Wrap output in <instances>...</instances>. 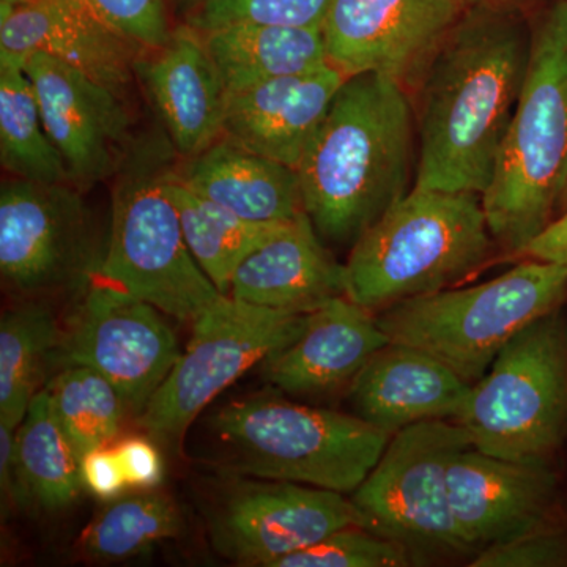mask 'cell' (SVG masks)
I'll return each instance as SVG.
<instances>
[{
    "mask_svg": "<svg viewBox=\"0 0 567 567\" xmlns=\"http://www.w3.org/2000/svg\"><path fill=\"white\" fill-rule=\"evenodd\" d=\"M24 63L0 54V163L10 177L71 183L65 159L44 128Z\"/></svg>",
    "mask_w": 567,
    "mask_h": 567,
    "instance_id": "obj_26",
    "label": "cell"
},
{
    "mask_svg": "<svg viewBox=\"0 0 567 567\" xmlns=\"http://www.w3.org/2000/svg\"><path fill=\"white\" fill-rule=\"evenodd\" d=\"M567 565V536L559 527L539 529L477 551L472 567H557Z\"/></svg>",
    "mask_w": 567,
    "mask_h": 567,
    "instance_id": "obj_34",
    "label": "cell"
},
{
    "mask_svg": "<svg viewBox=\"0 0 567 567\" xmlns=\"http://www.w3.org/2000/svg\"><path fill=\"white\" fill-rule=\"evenodd\" d=\"M567 189V0L532 31L527 76L483 194L495 244L520 256L554 221Z\"/></svg>",
    "mask_w": 567,
    "mask_h": 567,
    "instance_id": "obj_3",
    "label": "cell"
},
{
    "mask_svg": "<svg viewBox=\"0 0 567 567\" xmlns=\"http://www.w3.org/2000/svg\"><path fill=\"white\" fill-rule=\"evenodd\" d=\"M525 259L567 265V208L520 254Z\"/></svg>",
    "mask_w": 567,
    "mask_h": 567,
    "instance_id": "obj_38",
    "label": "cell"
},
{
    "mask_svg": "<svg viewBox=\"0 0 567 567\" xmlns=\"http://www.w3.org/2000/svg\"><path fill=\"white\" fill-rule=\"evenodd\" d=\"M566 295V264L527 259L487 282L399 301L375 319L391 342L423 350L475 385L503 347Z\"/></svg>",
    "mask_w": 567,
    "mask_h": 567,
    "instance_id": "obj_7",
    "label": "cell"
},
{
    "mask_svg": "<svg viewBox=\"0 0 567 567\" xmlns=\"http://www.w3.org/2000/svg\"><path fill=\"white\" fill-rule=\"evenodd\" d=\"M415 173L409 91L375 73L347 78L297 167L317 233L350 246L412 192Z\"/></svg>",
    "mask_w": 567,
    "mask_h": 567,
    "instance_id": "obj_2",
    "label": "cell"
},
{
    "mask_svg": "<svg viewBox=\"0 0 567 567\" xmlns=\"http://www.w3.org/2000/svg\"><path fill=\"white\" fill-rule=\"evenodd\" d=\"M114 450L130 487L151 491L163 483V457L151 440L145 436H128L118 442Z\"/></svg>",
    "mask_w": 567,
    "mask_h": 567,
    "instance_id": "obj_35",
    "label": "cell"
},
{
    "mask_svg": "<svg viewBox=\"0 0 567 567\" xmlns=\"http://www.w3.org/2000/svg\"><path fill=\"white\" fill-rule=\"evenodd\" d=\"M472 440L454 420L421 421L395 432L352 494L365 528L394 540L413 559L475 555L454 517L447 472Z\"/></svg>",
    "mask_w": 567,
    "mask_h": 567,
    "instance_id": "obj_9",
    "label": "cell"
},
{
    "mask_svg": "<svg viewBox=\"0 0 567 567\" xmlns=\"http://www.w3.org/2000/svg\"><path fill=\"white\" fill-rule=\"evenodd\" d=\"M17 431L18 429L0 423V491L3 511L33 503L18 461Z\"/></svg>",
    "mask_w": 567,
    "mask_h": 567,
    "instance_id": "obj_37",
    "label": "cell"
},
{
    "mask_svg": "<svg viewBox=\"0 0 567 567\" xmlns=\"http://www.w3.org/2000/svg\"><path fill=\"white\" fill-rule=\"evenodd\" d=\"M354 525L365 527L364 517L346 494L268 480L235 484L208 517L219 555L235 565L260 567Z\"/></svg>",
    "mask_w": 567,
    "mask_h": 567,
    "instance_id": "obj_13",
    "label": "cell"
},
{
    "mask_svg": "<svg viewBox=\"0 0 567 567\" xmlns=\"http://www.w3.org/2000/svg\"><path fill=\"white\" fill-rule=\"evenodd\" d=\"M136 80L181 158L203 152L223 136L227 92L203 35L188 24L136 63Z\"/></svg>",
    "mask_w": 567,
    "mask_h": 567,
    "instance_id": "obj_18",
    "label": "cell"
},
{
    "mask_svg": "<svg viewBox=\"0 0 567 567\" xmlns=\"http://www.w3.org/2000/svg\"><path fill=\"white\" fill-rule=\"evenodd\" d=\"M93 13L144 50H158L173 37L169 0H85Z\"/></svg>",
    "mask_w": 567,
    "mask_h": 567,
    "instance_id": "obj_33",
    "label": "cell"
},
{
    "mask_svg": "<svg viewBox=\"0 0 567 567\" xmlns=\"http://www.w3.org/2000/svg\"><path fill=\"white\" fill-rule=\"evenodd\" d=\"M203 0H169L171 11L175 20L181 21V24H185L189 18L193 17L194 11L200 6Z\"/></svg>",
    "mask_w": 567,
    "mask_h": 567,
    "instance_id": "obj_39",
    "label": "cell"
},
{
    "mask_svg": "<svg viewBox=\"0 0 567 567\" xmlns=\"http://www.w3.org/2000/svg\"><path fill=\"white\" fill-rule=\"evenodd\" d=\"M466 7H488V9L520 10L525 0H464Z\"/></svg>",
    "mask_w": 567,
    "mask_h": 567,
    "instance_id": "obj_40",
    "label": "cell"
},
{
    "mask_svg": "<svg viewBox=\"0 0 567 567\" xmlns=\"http://www.w3.org/2000/svg\"><path fill=\"white\" fill-rule=\"evenodd\" d=\"M17 453L33 503L58 511L76 502L84 487L81 456L52 412L44 388L18 427Z\"/></svg>",
    "mask_w": 567,
    "mask_h": 567,
    "instance_id": "obj_28",
    "label": "cell"
},
{
    "mask_svg": "<svg viewBox=\"0 0 567 567\" xmlns=\"http://www.w3.org/2000/svg\"><path fill=\"white\" fill-rule=\"evenodd\" d=\"M55 354L65 365L100 372L121 393L126 410L140 416L182 350L159 309L92 281L82 290Z\"/></svg>",
    "mask_w": 567,
    "mask_h": 567,
    "instance_id": "obj_12",
    "label": "cell"
},
{
    "mask_svg": "<svg viewBox=\"0 0 567 567\" xmlns=\"http://www.w3.org/2000/svg\"><path fill=\"white\" fill-rule=\"evenodd\" d=\"M529 51L532 31L520 10L466 7L412 89L413 188L486 193L520 99Z\"/></svg>",
    "mask_w": 567,
    "mask_h": 567,
    "instance_id": "obj_1",
    "label": "cell"
},
{
    "mask_svg": "<svg viewBox=\"0 0 567 567\" xmlns=\"http://www.w3.org/2000/svg\"><path fill=\"white\" fill-rule=\"evenodd\" d=\"M24 70L71 183L85 192L111 181L134 141L122 93L44 52L29 55Z\"/></svg>",
    "mask_w": 567,
    "mask_h": 567,
    "instance_id": "obj_15",
    "label": "cell"
},
{
    "mask_svg": "<svg viewBox=\"0 0 567 567\" xmlns=\"http://www.w3.org/2000/svg\"><path fill=\"white\" fill-rule=\"evenodd\" d=\"M63 432L84 456L118 435L126 405L121 393L87 365H66L44 388Z\"/></svg>",
    "mask_w": 567,
    "mask_h": 567,
    "instance_id": "obj_30",
    "label": "cell"
},
{
    "mask_svg": "<svg viewBox=\"0 0 567 567\" xmlns=\"http://www.w3.org/2000/svg\"><path fill=\"white\" fill-rule=\"evenodd\" d=\"M308 316L223 295L194 320L185 352L137 423L164 442L181 439L216 395L293 342Z\"/></svg>",
    "mask_w": 567,
    "mask_h": 567,
    "instance_id": "obj_10",
    "label": "cell"
},
{
    "mask_svg": "<svg viewBox=\"0 0 567 567\" xmlns=\"http://www.w3.org/2000/svg\"><path fill=\"white\" fill-rule=\"evenodd\" d=\"M177 155L163 130L134 137L111 178V226L93 281L147 301L164 316L194 322L223 297L197 265L167 192Z\"/></svg>",
    "mask_w": 567,
    "mask_h": 567,
    "instance_id": "obj_4",
    "label": "cell"
},
{
    "mask_svg": "<svg viewBox=\"0 0 567 567\" xmlns=\"http://www.w3.org/2000/svg\"><path fill=\"white\" fill-rule=\"evenodd\" d=\"M62 331L47 306L29 301L0 320V423L20 427L35 398L44 363L54 358Z\"/></svg>",
    "mask_w": 567,
    "mask_h": 567,
    "instance_id": "obj_27",
    "label": "cell"
},
{
    "mask_svg": "<svg viewBox=\"0 0 567 567\" xmlns=\"http://www.w3.org/2000/svg\"><path fill=\"white\" fill-rule=\"evenodd\" d=\"M29 2V0H0V3H7V6L18 7L22 3Z\"/></svg>",
    "mask_w": 567,
    "mask_h": 567,
    "instance_id": "obj_41",
    "label": "cell"
},
{
    "mask_svg": "<svg viewBox=\"0 0 567 567\" xmlns=\"http://www.w3.org/2000/svg\"><path fill=\"white\" fill-rule=\"evenodd\" d=\"M386 344L374 312L338 297L309 312L301 334L264 361V372L284 393L327 394L350 385Z\"/></svg>",
    "mask_w": 567,
    "mask_h": 567,
    "instance_id": "obj_21",
    "label": "cell"
},
{
    "mask_svg": "<svg viewBox=\"0 0 567 567\" xmlns=\"http://www.w3.org/2000/svg\"><path fill=\"white\" fill-rule=\"evenodd\" d=\"M454 421L488 456L551 461L567 439V320L559 309L503 347Z\"/></svg>",
    "mask_w": 567,
    "mask_h": 567,
    "instance_id": "obj_8",
    "label": "cell"
},
{
    "mask_svg": "<svg viewBox=\"0 0 567 567\" xmlns=\"http://www.w3.org/2000/svg\"><path fill=\"white\" fill-rule=\"evenodd\" d=\"M494 244L481 194L412 188L354 241L346 297L380 312L451 289L487 262Z\"/></svg>",
    "mask_w": 567,
    "mask_h": 567,
    "instance_id": "obj_5",
    "label": "cell"
},
{
    "mask_svg": "<svg viewBox=\"0 0 567 567\" xmlns=\"http://www.w3.org/2000/svg\"><path fill=\"white\" fill-rule=\"evenodd\" d=\"M174 167L167 175V192L181 216L186 245L216 289L229 295L240 264L289 221L252 223L240 218L183 185Z\"/></svg>",
    "mask_w": 567,
    "mask_h": 567,
    "instance_id": "obj_25",
    "label": "cell"
},
{
    "mask_svg": "<svg viewBox=\"0 0 567 567\" xmlns=\"http://www.w3.org/2000/svg\"><path fill=\"white\" fill-rule=\"evenodd\" d=\"M73 183L10 177L0 188V275L22 295L85 290L102 265L95 219Z\"/></svg>",
    "mask_w": 567,
    "mask_h": 567,
    "instance_id": "obj_11",
    "label": "cell"
},
{
    "mask_svg": "<svg viewBox=\"0 0 567 567\" xmlns=\"http://www.w3.org/2000/svg\"><path fill=\"white\" fill-rule=\"evenodd\" d=\"M413 561L409 550L394 540L354 525L278 559L271 567H406Z\"/></svg>",
    "mask_w": 567,
    "mask_h": 567,
    "instance_id": "obj_31",
    "label": "cell"
},
{
    "mask_svg": "<svg viewBox=\"0 0 567 567\" xmlns=\"http://www.w3.org/2000/svg\"><path fill=\"white\" fill-rule=\"evenodd\" d=\"M465 10L464 0H331L327 61L347 78L382 74L410 92Z\"/></svg>",
    "mask_w": 567,
    "mask_h": 567,
    "instance_id": "obj_14",
    "label": "cell"
},
{
    "mask_svg": "<svg viewBox=\"0 0 567 567\" xmlns=\"http://www.w3.org/2000/svg\"><path fill=\"white\" fill-rule=\"evenodd\" d=\"M472 386L423 350L390 341L354 377L349 399L354 415L394 435L421 421L456 420Z\"/></svg>",
    "mask_w": 567,
    "mask_h": 567,
    "instance_id": "obj_20",
    "label": "cell"
},
{
    "mask_svg": "<svg viewBox=\"0 0 567 567\" xmlns=\"http://www.w3.org/2000/svg\"><path fill=\"white\" fill-rule=\"evenodd\" d=\"M0 9V54L25 61L44 52L118 93L136 80V63L147 50L107 28L85 0H29Z\"/></svg>",
    "mask_w": 567,
    "mask_h": 567,
    "instance_id": "obj_17",
    "label": "cell"
},
{
    "mask_svg": "<svg viewBox=\"0 0 567 567\" xmlns=\"http://www.w3.org/2000/svg\"><path fill=\"white\" fill-rule=\"evenodd\" d=\"M567 208V189L565 193V196H563L561 204H559L558 212L561 213L563 210H566Z\"/></svg>",
    "mask_w": 567,
    "mask_h": 567,
    "instance_id": "obj_42",
    "label": "cell"
},
{
    "mask_svg": "<svg viewBox=\"0 0 567 567\" xmlns=\"http://www.w3.org/2000/svg\"><path fill=\"white\" fill-rule=\"evenodd\" d=\"M182 514L169 495L151 488L107 502L80 537V550L92 561L118 563L142 557L181 535Z\"/></svg>",
    "mask_w": 567,
    "mask_h": 567,
    "instance_id": "obj_29",
    "label": "cell"
},
{
    "mask_svg": "<svg viewBox=\"0 0 567 567\" xmlns=\"http://www.w3.org/2000/svg\"><path fill=\"white\" fill-rule=\"evenodd\" d=\"M183 185L252 223H286L303 215L297 169L219 137L175 163Z\"/></svg>",
    "mask_w": 567,
    "mask_h": 567,
    "instance_id": "obj_23",
    "label": "cell"
},
{
    "mask_svg": "<svg viewBox=\"0 0 567 567\" xmlns=\"http://www.w3.org/2000/svg\"><path fill=\"white\" fill-rule=\"evenodd\" d=\"M347 76L333 65L227 95L223 136L297 169Z\"/></svg>",
    "mask_w": 567,
    "mask_h": 567,
    "instance_id": "obj_19",
    "label": "cell"
},
{
    "mask_svg": "<svg viewBox=\"0 0 567 567\" xmlns=\"http://www.w3.org/2000/svg\"><path fill=\"white\" fill-rule=\"evenodd\" d=\"M213 435L235 475L287 481L353 494L391 436L360 416L284 399H241L212 420Z\"/></svg>",
    "mask_w": 567,
    "mask_h": 567,
    "instance_id": "obj_6",
    "label": "cell"
},
{
    "mask_svg": "<svg viewBox=\"0 0 567 567\" xmlns=\"http://www.w3.org/2000/svg\"><path fill=\"white\" fill-rule=\"evenodd\" d=\"M200 35L227 95L328 63L322 29L233 24Z\"/></svg>",
    "mask_w": 567,
    "mask_h": 567,
    "instance_id": "obj_24",
    "label": "cell"
},
{
    "mask_svg": "<svg viewBox=\"0 0 567 567\" xmlns=\"http://www.w3.org/2000/svg\"><path fill=\"white\" fill-rule=\"evenodd\" d=\"M81 475L84 487L104 502L118 498L130 487L114 447H96L85 453L81 457Z\"/></svg>",
    "mask_w": 567,
    "mask_h": 567,
    "instance_id": "obj_36",
    "label": "cell"
},
{
    "mask_svg": "<svg viewBox=\"0 0 567 567\" xmlns=\"http://www.w3.org/2000/svg\"><path fill=\"white\" fill-rule=\"evenodd\" d=\"M331 0H203L185 22L204 33L233 24L322 29Z\"/></svg>",
    "mask_w": 567,
    "mask_h": 567,
    "instance_id": "obj_32",
    "label": "cell"
},
{
    "mask_svg": "<svg viewBox=\"0 0 567 567\" xmlns=\"http://www.w3.org/2000/svg\"><path fill=\"white\" fill-rule=\"evenodd\" d=\"M229 297L309 315L346 297V268L324 248L303 213L246 257L230 281Z\"/></svg>",
    "mask_w": 567,
    "mask_h": 567,
    "instance_id": "obj_22",
    "label": "cell"
},
{
    "mask_svg": "<svg viewBox=\"0 0 567 567\" xmlns=\"http://www.w3.org/2000/svg\"><path fill=\"white\" fill-rule=\"evenodd\" d=\"M458 527L477 551L555 524L559 483L550 462H514L470 446L447 472Z\"/></svg>",
    "mask_w": 567,
    "mask_h": 567,
    "instance_id": "obj_16",
    "label": "cell"
}]
</instances>
